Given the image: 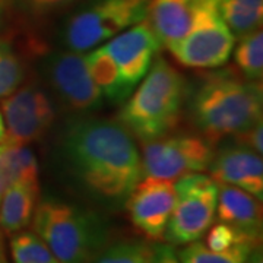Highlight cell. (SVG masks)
I'll return each instance as SVG.
<instances>
[{
  "label": "cell",
  "instance_id": "cell-1",
  "mask_svg": "<svg viewBox=\"0 0 263 263\" xmlns=\"http://www.w3.org/2000/svg\"><path fill=\"white\" fill-rule=\"evenodd\" d=\"M63 168L89 195L124 203L142 179L141 152L119 122L76 116L60 136Z\"/></svg>",
  "mask_w": 263,
  "mask_h": 263
},
{
  "label": "cell",
  "instance_id": "cell-2",
  "mask_svg": "<svg viewBox=\"0 0 263 263\" xmlns=\"http://www.w3.org/2000/svg\"><path fill=\"white\" fill-rule=\"evenodd\" d=\"M184 111L196 133L216 146L262 122V84L247 79L233 67H216L189 88Z\"/></svg>",
  "mask_w": 263,
  "mask_h": 263
},
{
  "label": "cell",
  "instance_id": "cell-3",
  "mask_svg": "<svg viewBox=\"0 0 263 263\" xmlns=\"http://www.w3.org/2000/svg\"><path fill=\"white\" fill-rule=\"evenodd\" d=\"M187 91L184 76L158 56L141 85L124 101L117 122L142 143L165 136L179 126Z\"/></svg>",
  "mask_w": 263,
  "mask_h": 263
},
{
  "label": "cell",
  "instance_id": "cell-4",
  "mask_svg": "<svg viewBox=\"0 0 263 263\" xmlns=\"http://www.w3.org/2000/svg\"><path fill=\"white\" fill-rule=\"evenodd\" d=\"M31 226L62 263H89L110 243V231L101 216L59 199L38 202Z\"/></svg>",
  "mask_w": 263,
  "mask_h": 263
},
{
  "label": "cell",
  "instance_id": "cell-5",
  "mask_svg": "<svg viewBox=\"0 0 263 263\" xmlns=\"http://www.w3.org/2000/svg\"><path fill=\"white\" fill-rule=\"evenodd\" d=\"M151 0H84L60 28L66 50L84 53L145 21Z\"/></svg>",
  "mask_w": 263,
  "mask_h": 263
},
{
  "label": "cell",
  "instance_id": "cell-6",
  "mask_svg": "<svg viewBox=\"0 0 263 263\" xmlns=\"http://www.w3.org/2000/svg\"><path fill=\"white\" fill-rule=\"evenodd\" d=\"M235 37L219 13V0H197L192 27L168 51L189 69L222 67L233 54Z\"/></svg>",
  "mask_w": 263,
  "mask_h": 263
},
{
  "label": "cell",
  "instance_id": "cell-7",
  "mask_svg": "<svg viewBox=\"0 0 263 263\" xmlns=\"http://www.w3.org/2000/svg\"><path fill=\"white\" fill-rule=\"evenodd\" d=\"M176 192L164 240L171 246H184L200 240L214 224L218 183L205 173H190L177 179Z\"/></svg>",
  "mask_w": 263,
  "mask_h": 263
},
{
  "label": "cell",
  "instance_id": "cell-8",
  "mask_svg": "<svg viewBox=\"0 0 263 263\" xmlns=\"http://www.w3.org/2000/svg\"><path fill=\"white\" fill-rule=\"evenodd\" d=\"M215 146L199 133L171 132L142 143V177L177 180L190 173H205Z\"/></svg>",
  "mask_w": 263,
  "mask_h": 263
},
{
  "label": "cell",
  "instance_id": "cell-9",
  "mask_svg": "<svg viewBox=\"0 0 263 263\" xmlns=\"http://www.w3.org/2000/svg\"><path fill=\"white\" fill-rule=\"evenodd\" d=\"M41 73L62 107L75 116H91L104 104L95 85L86 57L72 50H57L44 56Z\"/></svg>",
  "mask_w": 263,
  "mask_h": 263
},
{
  "label": "cell",
  "instance_id": "cell-10",
  "mask_svg": "<svg viewBox=\"0 0 263 263\" xmlns=\"http://www.w3.org/2000/svg\"><path fill=\"white\" fill-rule=\"evenodd\" d=\"M2 116L6 127V142L28 145L43 139L56 122V108L46 91L35 81L21 85L2 100Z\"/></svg>",
  "mask_w": 263,
  "mask_h": 263
},
{
  "label": "cell",
  "instance_id": "cell-11",
  "mask_svg": "<svg viewBox=\"0 0 263 263\" xmlns=\"http://www.w3.org/2000/svg\"><path fill=\"white\" fill-rule=\"evenodd\" d=\"M176 199L174 180L142 177L126 200L132 224L146 240L160 241L165 234Z\"/></svg>",
  "mask_w": 263,
  "mask_h": 263
},
{
  "label": "cell",
  "instance_id": "cell-12",
  "mask_svg": "<svg viewBox=\"0 0 263 263\" xmlns=\"http://www.w3.org/2000/svg\"><path fill=\"white\" fill-rule=\"evenodd\" d=\"M104 48L114 59L124 84L133 92L148 73L161 44L148 19H145L104 43Z\"/></svg>",
  "mask_w": 263,
  "mask_h": 263
},
{
  "label": "cell",
  "instance_id": "cell-13",
  "mask_svg": "<svg viewBox=\"0 0 263 263\" xmlns=\"http://www.w3.org/2000/svg\"><path fill=\"white\" fill-rule=\"evenodd\" d=\"M216 145L209 164L211 177L216 183H226L246 190L247 193L263 199V161L262 155L245 145L224 139Z\"/></svg>",
  "mask_w": 263,
  "mask_h": 263
},
{
  "label": "cell",
  "instance_id": "cell-14",
  "mask_svg": "<svg viewBox=\"0 0 263 263\" xmlns=\"http://www.w3.org/2000/svg\"><path fill=\"white\" fill-rule=\"evenodd\" d=\"M218 221L237 228L254 241L262 240V200L246 190L226 183H218L216 202Z\"/></svg>",
  "mask_w": 263,
  "mask_h": 263
},
{
  "label": "cell",
  "instance_id": "cell-15",
  "mask_svg": "<svg viewBox=\"0 0 263 263\" xmlns=\"http://www.w3.org/2000/svg\"><path fill=\"white\" fill-rule=\"evenodd\" d=\"M38 179H21L9 184L0 199V231L13 235L31 224L38 205Z\"/></svg>",
  "mask_w": 263,
  "mask_h": 263
},
{
  "label": "cell",
  "instance_id": "cell-16",
  "mask_svg": "<svg viewBox=\"0 0 263 263\" xmlns=\"http://www.w3.org/2000/svg\"><path fill=\"white\" fill-rule=\"evenodd\" d=\"M197 0H151L148 22L160 40L161 47L173 46L186 35Z\"/></svg>",
  "mask_w": 263,
  "mask_h": 263
},
{
  "label": "cell",
  "instance_id": "cell-17",
  "mask_svg": "<svg viewBox=\"0 0 263 263\" xmlns=\"http://www.w3.org/2000/svg\"><path fill=\"white\" fill-rule=\"evenodd\" d=\"M85 57L89 73L98 89L101 91L104 100L113 104L124 103L132 94V91L124 84L119 66L116 65L114 59L110 56V53L104 48V46L95 47V50L85 54Z\"/></svg>",
  "mask_w": 263,
  "mask_h": 263
},
{
  "label": "cell",
  "instance_id": "cell-18",
  "mask_svg": "<svg viewBox=\"0 0 263 263\" xmlns=\"http://www.w3.org/2000/svg\"><path fill=\"white\" fill-rule=\"evenodd\" d=\"M38 179V161L28 145L2 143L0 148V199L13 181Z\"/></svg>",
  "mask_w": 263,
  "mask_h": 263
},
{
  "label": "cell",
  "instance_id": "cell-19",
  "mask_svg": "<svg viewBox=\"0 0 263 263\" xmlns=\"http://www.w3.org/2000/svg\"><path fill=\"white\" fill-rule=\"evenodd\" d=\"M219 13L233 35L240 38L262 28L263 0H219Z\"/></svg>",
  "mask_w": 263,
  "mask_h": 263
},
{
  "label": "cell",
  "instance_id": "cell-20",
  "mask_svg": "<svg viewBox=\"0 0 263 263\" xmlns=\"http://www.w3.org/2000/svg\"><path fill=\"white\" fill-rule=\"evenodd\" d=\"M257 243L243 241L231 249L214 252L200 240L183 246L177 252L180 263H246L250 253L257 247Z\"/></svg>",
  "mask_w": 263,
  "mask_h": 263
},
{
  "label": "cell",
  "instance_id": "cell-21",
  "mask_svg": "<svg viewBox=\"0 0 263 263\" xmlns=\"http://www.w3.org/2000/svg\"><path fill=\"white\" fill-rule=\"evenodd\" d=\"M155 245L149 240L126 238L108 243L89 263H152Z\"/></svg>",
  "mask_w": 263,
  "mask_h": 263
},
{
  "label": "cell",
  "instance_id": "cell-22",
  "mask_svg": "<svg viewBox=\"0 0 263 263\" xmlns=\"http://www.w3.org/2000/svg\"><path fill=\"white\" fill-rule=\"evenodd\" d=\"M27 79L24 54L9 38H0V100L12 95Z\"/></svg>",
  "mask_w": 263,
  "mask_h": 263
},
{
  "label": "cell",
  "instance_id": "cell-23",
  "mask_svg": "<svg viewBox=\"0 0 263 263\" xmlns=\"http://www.w3.org/2000/svg\"><path fill=\"white\" fill-rule=\"evenodd\" d=\"M237 70L250 81H260L263 76V34L257 28L240 37L234 50Z\"/></svg>",
  "mask_w": 263,
  "mask_h": 263
},
{
  "label": "cell",
  "instance_id": "cell-24",
  "mask_svg": "<svg viewBox=\"0 0 263 263\" xmlns=\"http://www.w3.org/2000/svg\"><path fill=\"white\" fill-rule=\"evenodd\" d=\"M10 254L13 263H62L43 238L28 230L10 235Z\"/></svg>",
  "mask_w": 263,
  "mask_h": 263
},
{
  "label": "cell",
  "instance_id": "cell-25",
  "mask_svg": "<svg viewBox=\"0 0 263 263\" xmlns=\"http://www.w3.org/2000/svg\"><path fill=\"white\" fill-rule=\"evenodd\" d=\"M81 2L84 0H9V6L16 10L22 18L40 21Z\"/></svg>",
  "mask_w": 263,
  "mask_h": 263
},
{
  "label": "cell",
  "instance_id": "cell-26",
  "mask_svg": "<svg viewBox=\"0 0 263 263\" xmlns=\"http://www.w3.org/2000/svg\"><path fill=\"white\" fill-rule=\"evenodd\" d=\"M206 241L205 245L214 252H221V250H227L231 249L233 246L243 243V241H252V243H257L252 238H249L247 235L240 233L237 228L228 226L226 222L218 221L215 226L209 227L206 231ZM260 245V243H257Z\"/></svg>",
  "mask_w": 263,
  "mask_h": 263
},
{
  "label": "cell",
  "instance_id": "cell-27",
  "mask_svg": "<svg viewBox=\"0 0 263 263\" xmlns=\"http://www.w3.org/2000/svg\"><path fill=\"white\" fill-rule=\"evenodd\" d=\"M231 139L241 145H245L247 148H250L254 152L260 154L263 152V122H259L253 124L252 127L246 129L245 132H240L234 136H231Z\"/></svg>",
  "mask_w": 263,
  "mask_h": 263
},
{
  "label": "cell",
  "instance_id": "cell-28",
  "mask_svg": "<svg viewBox=\"0 0 263 263\" xmlns=\"http://www.w3.org/2000/svg\"><path fill=\"white\" fill-rule=\"evenodd\" d=\"M152 263H180L177 252L171 245H155V256Z\"/></svg>",
  "mask_w": 263,
  "mask_h": 263
},
{
  "label": "cell",
  "instance_id": "cell-29",
  "mask_svg": "<svg viewBox=\"0 0 263 263\" xmlns=\"http://www.w3.org/2000/svg\"><path fill=\"white\" fill-rule=\"evenodd\" d=\"M246 263H263V254H262V247L257 246L253 252L250 253L249 259L246 260Z\"/></svg>",
  "mask_w": 263,
  "mask_h": 263
},
{
  "label": "cell",
  "instance_id": "cell-30",
  "mask_svg": "<svg viewBox=\"0 0 263 263\" xmlns=\"http://www.w3.org/2000/svg\"><path fill=\"white\" fill-rule=\"evenodd\" d=\"M8 8H9V0H0V28H2V24H3V19H5Z\"/></svg>",
  "mask_w": 263,
  "mask_h": 263
},
{
  "label": "cell",
  "instance_id": "cell-31",
  "mask_svg": "<svg viewBox=\"0 0 263 263\" xmlns=\"http://www.w3.org/2000/svg\"><path fill=\"white\" fill-rule=\"evenodd\" d=\"M6 142V127H5V122H3V116L0 111V143Z\"/></svg>",
  "mask_w": 263,
  "mask_h": 263
},
{
  "label": "cell",
  "instance_id": "cell-32",
  "mask_svg": "<svg viewBox=\"0 0 263 263\" xmlns=\"http://www.w3.org/2000/svg\"><path fill=\"white\" fill-rule=\"evenodd\" d=\"M0 263H8L6 253H5V246H3V238H2V233H0Z\"/></svg>",
  "mask_w": 263,
  "mask_h": 263
},
{
  "label": "cell",
  "instance_id": "cell-33",
  "mask_svg": "<svg viewBox=\"0 0 263 263\" xmlns=\"http://www.w3.org/2000/svg\"><path fill=\"white\" fill-rule=\"evenodd\" d=\"M0 148H2V143H0Z\"/></svg>",
  "mask_w": 263,
  "mask_h": 263
}]
</instances>
